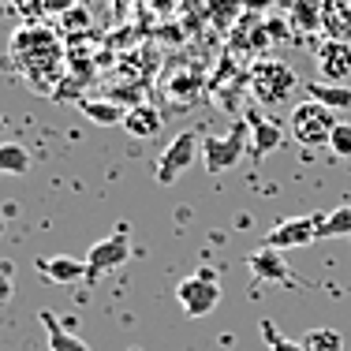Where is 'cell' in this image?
<instances>
[{"label": "cell", "instance_id": "obj_6", "mask_svg": "<svg viewBox=\"0 0 351 351\" xmlns=\"http://www.w3.org/2000/svg\"><path fill=\"white\" fill-rule=\"evenodd\" d=\"M195 157H198V131H180L169 146H165V154L157 157V169H154V176H157V183H176L183 172L195 165Z\"/></svg>", "mask_w": 351, "mask_h": 351}, {"label": "cell", "instance_id": "obj_11", "mask_svg": "<svg viewBox=\"0 0 351 351\" xmlns=\"http://www.w3.org/2000/svg\"><path fill=\"white\" fill-rule=\"evenodd\" d=\"M247 131H250V154H254V157H269L273 149L284 142L280 123L262 120V116H258V108H250V112H247Z\"/></svg>", "mask_w": 351, "mask_h": 351}, {"label": "cell", "instance_id": "obj_17", "mask_svg": "<svg viewBox=\"0 0 351 351\" xmlns=\"http://www.w3.org/2000/svg\"><path fill=\"white\" fill-rule=\"evenodd\" d=\"M82 116H90L94 123H105V128H112V123H120L123 128V116H128V108H123L120 101H97V97H90V101H79Z\"/></svg>", "mask_w": 351, "mask_h": 351}, {"label": "cell", "instance_id": "obj_2", "mask_svg": "<svg viewBox=\"0 0 351 351\" xmlns=\"http://www.w3.org/2000/svg\"><path fill=\"white\" fill-rule=\"evenodd\" d=\"M337 112L332 108H325V105H317L306 97L303 105H295L291 108V138L299 142V146H329V138H332V131H337Z\"/></svg>", "mask_w": 351, "mask_h": 351}, {"label": "cell", "instance_id": "obj_5", "mask_svg": "<svg viewBox=\"0 0 351 351\" xmlns=\"http://www.w3.org/2000/svg\"><path fill=\"white\" fill-rule=\"evenodd\" d=\"M317 224H322V213H306V217H284L269 228V236L262 239V247L273 250H295V247H311L317 239Z\"/></svg>", "mask_w": 351, "mask_h": 351}, {"label": "cell", "instance_id": "obj_28", "mask_svg": "<svg viewBox=\"0 0 351 351\" xmlns=\"http://www.w3.org/2000/svg\"><path fill=\"white\" fill-rule=\"evenodd\" d=\"M0 4H8V0H0Z\"/></svg>", "mask_w": 351, "mask_h": 351}, {"label": "cell", "instance_id": "obj_21", "mask_svg": "<svg viewBox=\"0 0 351 351\" xmlns=\"http://www.w3.org/2000/svg\"><path fill=\"white\" fill-rule=\"evenodd\" d=\"M258 332L265 337V344H269V351H306L303 340H291L284 337V332L277 329V322H269V317H262V325H258Z\"/></svg>", "mask_w": 351, "mask_h": 351}, {"label": "cell", "instance_id": "obj_24", "mask_svg": "<svg viewBox=\"0 0 351 351\" xmlns=\"http://www.w3.org/2000/svg\"><path fill=\"white\" fill-rule=\"evenodd\" d=\"M15 291V280H12V265H0V303H8Z\"/></svg>", "mask_w": 351, "mask_h": 351}, {"label": "cell", "instance_id": "obj_27", "mask_svg": "<svg viewBox=\"0 0 351 351\" xmlns=\"http://www.w3.org/2000/svg\"><path fill=\"white\" fill-rule=\"evenodd\" d=\"M0 131H4V120H0Z\"/></svg>", "mask_w": 351, "mask_h": 351}, {"label": "cell", "instance_id": "obj_19", "mask_svg": "<svg viewBox=\"0 0 351 351\" xmlns=\"http://www.w3.org/2000/svg\"><path fill=\"white\" fill-rule=\"evenodd\" d=\"M337 236H351V206H337L332 213H322L317 239H337Z\"/></svg>", "mask_w": 351, "mask_h": 351}, {"label": "cell", "instance_id": "obj_10", "mask_svg": "<svg viewBox=\"0 0 351 351\" xmlns=\"http://www.w3.org/2000/svg\"><path fill=\"white\" fill-rule=\"evenodd\" d=\"M247 269L254 280H288L291 277V265H288V258H284V250H273V247L250 250Z\"/></svg>", "mask_w": 351, "mask_h": 351}, {"label": "cell", "instance_id": "obj_9", "mask_svg": "<svg viewBox=\"0 0 351 351\" xmlns=\"http://www.w3.org/2000/svg\"><path fill=\"white\" fill-rule=\"evenodd\" d=\"M317 75L322 82H344L351 75V41L325 38L317 45Z\"/></svg>", "mask_w": 351, "mask_h": 351}, {"label": "cell", "instance_id": "obj_4", "mask_svg": "<svg viewBox=\"0 0 351 351\" xmlns=\"http://www.w3.org/2000/svg\"><path fill=\"white\" fill-rule=\"evenodd\" d=\"M12 56H19L27 71H41L45 64L49 68L60 64L56 38L49 34V30H41V27H27V30H19V34H12Z\"/></svg>", "mask_w": 351, "mask_h": 351}, {"label": "cell", "instance_id": "obj_13", "mask_svg": "<svg viewBox=\"0 0 351 351\" xmlns=\"http://www.w3.org/2000/svg\"><path fill=\"white\" fill-rule=\"evenodd\" d=\"M161 128H165V116L146 101L131 105L128 116H123V131H128L131 138H154V135H161Z\"/></svg>", "mask_w": 351, "mask_h": 351}, {"label": "cell", "instance_id": "obj_16", "mask_svg": "<svg viewBox=\"0 0 351 351\" xmlns=\"http://www.w3.org/2000/svg\"><path fill=\"white\" fill-rule=\"evenodd\" d=\"M306 97L311 101H317V105H325V108H351V86H340V82H311L306 86Z\"/></svg>", "mask_w": 351, "mask_h": 351}, {"label": "cell", "instance_id": "obj_8", "mask_svg": "<svg viewBox=\"0 0 351 351\" xmlns=\"http://www.w3.org/2000/svg\"><path fill=\"white\" fill-rule=\"evenodd\" d=\"M247 138H250V135H247L243 128H232L224 138H217V135L202 138V157H206V169H210V172H228L232 165L239 161V154H243Z\"/></svg>", "mask_w": 351, "mask_h": 351}, {"label": "cell", "instance_id": "obj_26", "mask_svg": "<svg viewBox=\"0 0 351 351\" xmlns=\"http://www.w3.org/2000/svg\"><path fill=\"white\" fill-rule=\"evenodd\" d=\"M68 0H49V4H45V12H68Z\"/></svg>", "mask_w": 351, "mask_h": 351}, {"label": "cell", "instance_id": "obj_15", "mask_svg": "<svg viewBox=\"0 0 351 351\" xmlns=\"http://www.w3.org/2000/svg\"><path fill=\"white\" fill-rule=\"evenodd\" d=\"M38 322H41V329H45V337H49V351H90L86 344H82V337H75L71 329H64V325L56 322L53 311H38Z\"/></svg>", "mask_w": 351, "mask_h": 351}, {"label": "cell", "instance_id": "obj_18", "mask_svg": "<svg viewBox=\"0 0 351 351\" xmlns=\"http://www.w3.org/2000/svg\"><path fill=\"white\" fill-rule=\"evenodd\" d=\"M299 340H303L306 351H344V337L337 329H329V325H314Z\"/></svg>", "mask_w": 351, "mask_h": 351}, {"label": "cell", "instance_id": "obj_25", "mask_svg": "<svg viewBox=\"0 0 351 351\" xmlns=\"http://www.w3.org/2000/svg\"><path fill=\"white\" fill-rule=\"evenodd\" d=\"M45 4H49V0H15V8H19L23 15H38V12H45Z\"/></svg>", "mask_w": 351, "mask_h": 351}, {"label": "cell", "instance_id": "obj_7", "mask_svg": "<svg viewBox=\"0 0 351 351\" xmlns=\"http://www.w3.org/2000/svg\"><path fill=\"white\" fill-rule=\"evenodd\" d=\"M128 258H131V239H128V224H120L112 236L97 239V243L86 250V280H97L101 273L123 265Z\"/></svg>", "mask_w": 351, "mask_h": 351}, {"label": "cell", "instance_id": "obj_14", "mask_svg": "<svg viewBox=\"0 0 351 351\" xmlns=\"http://www.w3.org/2000/svg\"><path fill=\"white\" fill-rule=\"evenodd\" d=\"M322 27L329 38H351V0H322Z\"/></svg>", "mask_w": 351, "mask_h": 351}, {"label": "cell", "instance_id": "obj_12", "mask_svg": "<svg viewBox=\"0 0 351 351\" xmlns=\"http://www.w3.org/2000/svg\"><path fill=\"white\" fill-rule=\"evenodd\" d=\"M38 273H41V277H49L53 284H75V280H86V258H71V254L38 258Z\"/></svg>", "mask_w": 351, "mask_h": 351}, {"label": "cell", "instance_id": "obj_20", "mask_svg": "<svg viewBox=\"0 0 351 351\" xmlns=\"http://www.w3.org/2000/svg\"><path fill=\"white\" fill-rule=\"evenodd\" d=\"M30 172V154L19 142H0V176H23Z\"/></svg>", "mask_w": 351, "mask_h": 351}, {"label": "cell", "instance_id": "obj_23", "mask_svg": "<svg viewBox=\"0 0 351 351\" xmlns=\"http://www.w3.org/2000/svg\"><path fill=\"white\" fill-rule=\"evenodd\" d=\"M60 23H64V30H86L90 27V12L86 8H68Z\"/></svg>", "mask_w": 351, "mask_h": 351}, {"label": "cell", "instance_id": "obj_22", "mask_svg": "<svg viewBox=\"0 0 351 351\" xmlns=\"http://www.w3.org/2000/svg\"><path fill=\"white\" fill-rule=\"evenodd\" d=\"M329 149L337 157H344V161H351V123H337V131L329 138Z\"/></svg>", "mask_w": 351, "mask_h": 351}, {"label": "cell", "instance_id": "obj_1", "mask_svg": "<svg viewBox=\"0 0 351 351\" xmlns=\"http://www.w3.org/2000/svg\"><path fill=\"white\" fill-rule=\"evenodd\" d=\"M247 86H250V97H254L258 105H284L291 97V90L299 86L295 82V71L288 68V64H280V60H262V64H254L250 68V79H247Z\"/></svg>", "mask_w": 351, "mask_h": 351}, {"label": "cell", "instance_id": "obj_3", "mask_svg": "<svg viewBox=\"0 0 351 351\" xmlns=\"http://www.w3.org/2000/svg\"><path fill=\"white\" fill-rule=\"evenodd\" d=\"M176 299H180L187 317H206L213 314V306L221 303V277L213 269H198L191 277H183L176 284Z\"/></svg>", "mask_w": 351, "mask_h": 351}]
</instances>
